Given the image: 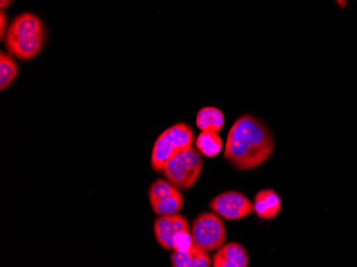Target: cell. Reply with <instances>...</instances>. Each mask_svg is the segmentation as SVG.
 I'll return each instance as SVG.
<instances>
[{"mask_svg":"<svg viewBox=\"0 0 357 267\" xmlns=\"http://www.w3.org/2000/svg\"><path fill=\"white\" fill-rule=\"evenodd\" d=\"M274 152L270 129L251 115L235 121L227 137L224 157L237 170L261 166Z\"/></svg>","mask_w":357,"mask_h":267,"instance_id":"cell-1","label":"cell"},{"mask_svg":"<svg viewBox=\"0 0 357 267\" xmlns=\"http://www.w3.org/2000/svg\"><path fill=\"white\" fill-rule=\"evenodd\" d=\"M194 131L187 123H177L159 135L153 145L151 166L157 172H163L165 165L181 151L193 147Z\"/></svg>","mask_w":357,"mask_h":267,"instance_id":"cell-2","label":"cell"},{"mask_svg":"<svg viewBox=\"0 0 357 267\" xmlns=\"http://www.w3.org/2000/svg\"><path fill=\"white\" fill-rule=\"evenodd\" d=\"M203 164L205 161L201 153L191 147L175 154L165 165L163 169L164 177L177 188L187 191L198 181Z\"/></svg>","mask_w":357,"mask_h":267,"instance_id":"cell-3","label":"cell"},{"mask_svg":"<svg viewBox=\"0 0 357 267\" xmlns=\"http://www.w3.org/2000/svg\"><path fill=\"white\" fill-rule=\"evenodd\" d=\"M191 237L194 244L203 250L216 251L226 242L224 221L214 213H203L191 225Z\"/></svg>","mask_w":357,"mask_h":267,"instance_id":"cell-4","label":"cell"},{"mask_svg":"<svg viewBox=\"0 0 357 267\" xmlns=\"http://www.w3.org/2000/svg\"><path fill=\"white\" fill-rule=\"evenodd\" d=\"M149 200L152 210L159 217L177 215L184 205V197L179 188L161 179L150 185Z\"/></svg>","mask_w":357,"mask_h":267,"instance_id":"cell-5","label":"cell"},{"mask_svg":"<svg viewBox=\"0 0 357 267\" xmlns=\"http://www.w3.org/2000/svg\"><path fill=\"white\" fill-rule=\"evenodd\" d=\"M210 207L219 216L228 220H239L254 212V203L239 191H226L213 198Z\"/></svg>","mask_w":357,"mask_h":267,"instance_id":"cell-6","label":"cell"},{"mask_svg":"<svg viewBox=\"0 0 357 267\" xmlns=\"http://www.w3.org/2000/svg\"><path fill=\"white\" fill-rule=\"evenodd\" d=\"M189 231V222L182 215L159 217L154 222V234L159 246L173 251V240L179 233Z\"/></svg>","mask_w":357,"mask_h":267,"instance_id":"cell-7","label":"cell"},{"mask_svg":"<svg viewBox=\"0 0 357 267\" xmlns=\"http://www.w3.org/2000/svg\"><path fill=\"white\" fill-rule=\"evenodd\" d=\"M248 264L246 249L235 242L223 245L212 258V267H248Z\"/></svg>","mask_w":357,"mask_h":267,"instance_id":"cell-8","label":"cell"},{"mask_svg":"<svg viewBox=\"0 0 357 267\" xmlns=\"http://www.w3.org/2000/svg\"><path fill=\"white\" fill-rule=\"evenodd\" d=\"M44 35L41 19L33 13H23L15 17L8 28L6 39H22Z\"/></svg>","mask_w":357,"mask_h":267,"instance_id":"cell-9","label":"cell"},{"mask_svg":"<svg viewBox=\"0 0 357 267\" xmlns=\"http://www.w3.org/2000/svg\"><path fill=\"white\" fill-rule=\"evenodd\" d=\"M44 35L22 39H6V47L10 54L22 60H31L41 51Z\"/></svg>","mask_w":357,"mask_h":267,"instance_id":"cell-10","label":"cell"},{"mask_svg":"<svg viewBox=\"0 0 357 267\" xmlns=\"http://www.w3.org/2000/svg\"><path fill=\"white\" fill-rule=\"evenodd\" d=\"M281 210L280 197L273 189H262L255 197L254 211L259 218L270 220L275 218Z\"/></svg>","mask_w":357,"mask_h":267,"instance_id":"cell-11","label":"cell"},{"mask_svg":"<svg viewBox=\"0 0 357 267\" xmlns=\"http://www.w3.org/2000/svg\"><path fill=\"white\" fill-rule=\"evenodd\" d=\"M171 264L173 267H211L212 260L209 252L194 245L187 252L173 251Z\"/></svg>","mask_w":357,"mask_h":267,"instance_id":"cell-12","label":"cell"},{"mask_svg":"<svg viewBox=\"0 0 357 267\" xmlns=\"http://www.w3.org/2000/svg\"><path fill=\"white\" fill-rule=\"evenodd\" d=\"M224 113L215 107H203L197 113L196 124L203 131L219 133L224 127Z\"/></svg>","mask_w":357,"mask_h":267,"instance_id":"cell-13","label":"cell"},{"mask_svg":"<svg viewBox=\"0 0 357 267\" xmlns=\"http://www.w3.org/2000/svg\"><path fill=\"white\" fill-rule=\"evenodd\" d=\"M196 147L201 154L212 159L221 153V149H223V141L217 133L203 131L197 137Z\"/></svg>","mask_w":357,"mask_h":267,"instance_id":"cell-14","label":"cell"},{"mask_svg":"<svg viewBox=\"0 0 357 267\" xmlns=\"http://www.w3.org/2000/svg\"><path fill=\"white\" fill-rule=\"evenodd\" d=\"M19 65L9 54L0 53V89L6 90L17 79Z\"/></svg>","mask_w":357,"mask_h":267,"instance_id":"cell-15","label":"cell"},{"mask_svg":"<svg viewBox=\"0 0 357 267\" xmlns=\"http://www.w3.org/2000/svg\"><path fill=\"white\" fill-rule=\"evenodd\" d=\"M194 241L191 237L189 231L179 233L173 240V251H179V252H187L191 247L194 246Z\"/></svg>","mask_w":357,"mask_h":267,"instance_id":"cell-16","label":"cell"},{"mask_svg":"<svg viewBox=\"0 0 357 267\" xmlns=\"http://www.w3.org/2000/svg\"><path fill=\"white\" fill-rule=\"evenodd\" d=\"M0 19H1V40H3L7 37L6 35V24L8 23L7 14H6L3 10H1V12H0Z\"/></svg>","mask_w":357,"mask_h":267,"instance_id":"cell-17","label":"cell"},{"mask_svg":"<svg viewBox=\"0 0 357 267\" xmlns=\"http://www.w3.org/2000/svg\"><path fill=\"white\" fill-rule=\"evenodd\" d=\"M10 3H10V1H7V3H6V1H1V8H3H3H5L6 6H7V7H8V6H9Z\"/></svg>","mask_w":357,"mask_h":267,"instance_id":"cell-18","label":"cell"}]
</instances>
